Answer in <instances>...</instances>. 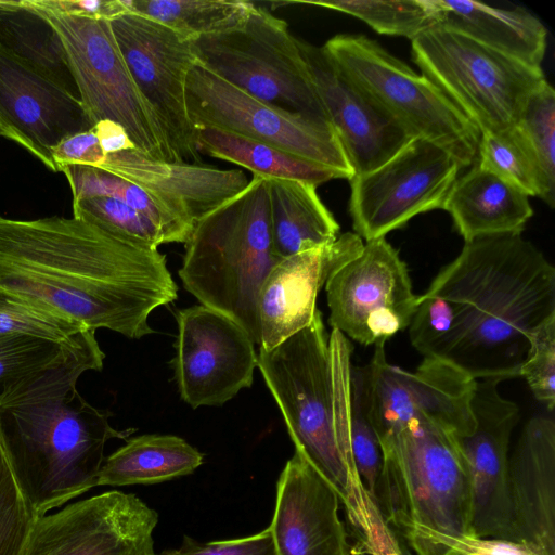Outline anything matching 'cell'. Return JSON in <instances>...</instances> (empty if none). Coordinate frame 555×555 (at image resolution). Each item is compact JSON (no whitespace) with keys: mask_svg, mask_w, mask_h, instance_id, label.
<instances>
[{"mask_svg":"<svg viewBox=\"0 0 555 555\" xmlns=\"http://www.w3.org/2000/svg\"><path fill=\"white\" fill-rule=\"evenodd\" d=\"M92 130L106 155L135 149L128 133L118 122L108 119L100 120L93 125Z\"/></svg>","mask_w":555,"mask_h":555,"instance_id":"cell-48","label":"cell"},{"mask_svg":"<svg viewBox=\"0 0 555 555\" xmlns=\"http://www.w3.org/2000/svg\"><path fill=\"white\" fill-rule=\"evenodd\" d=\"M130 13L153 20L188 39L241 26L255 4L241 0H125Z\"/></svg>","mask_w":555,"mask_h":555,"instance_id":"cell-32","label":"cell"},{"mask_svg":"<svg viewBox=\"0 0 555 555\" xmlns=\"http://www.w3.org/2000/svg\"><path fill=\"white\" fill-rule=\"evenodd\" d=\"M35 519L0 435V555H22Z\"/></svg>","mask_w":555,"mask_h":555,"instance_id":"cell-39","label":"cell"},{"mask_svg":"<svg viewBox=\"0 0 555 555\" xmlns=\"http://www.w3.org/2000/svg\"><path fill=\"white\" fill-rule=\"evenodd\" d=\"M443 209L465 242L519 233L533 215L528 195L477 163L455 180Z\"/></svg>","mask_w":555,"mask_h":555,"instance_id":"cell-25","label":"cell"},{"mask_svg":"<svg viewBox=\"0 0 555 555\" xmlns=\"http://www.w3.org/2000/svg\"><path fill=\"white\" fill-rule=\"evenodd\" d=\"M334 487L297 451L276 485L269 526L276 555H352Z\"/></svg>","mask_w":555,"mask_h":555,"instance_id":"cell-21","label":"cell"},{"mask_svg":"<svg viewBox=\"0 0 555 555\" xmlns=\"http://www.w3.org/2000/svg\"><path fill=\"white\" fill-rule=\"evenodd\" d=\"M328 323L346 337L371 346L405 330L421 295L412 288L405 262L385 237L367 241L325 282Z\"/></svg>","mask_w":555,"mask_h":555,"instance_id":"cell-15","label":"cell"},{"mask_svg":"<svg viewBox=\"0 0 555 555\" xmlns=\"http://www.w3.org/2000/svg\"><path fill=\"white\" fill-rule=\"evenodd\" d=\"M459 555H546L537 547L516 540L496 538H466Z\"/></svg>","mask_w":555,"mask_h":555,"instance_id":"cell-47","label":"cell"},{"mask_svg":"<svg viewBox=\"0 0 555 555\" xmlns=\"http://www.w3.org/2000/svg\"><path fill=\"white\" fill-rule=\"evenodd\" d=\"M421 74L482 132L516 127L529 96L546 80L527 65L454 29L435 25L411 40Z\"/></svg>","mask_w":555,"mask_h":555,"instance_id":"cell-7","label":"cell"},{"mask_svg":"<svg viewBox=\"0 0 555 555\" xmlns=\"http://www.w3.org/2000/svg\"><path fill=\"white\" fill-rule=\"evenodd\" d=\"M352 555H366L352 548Z\"/></svg>","mask_w":555,"mask_h":555,"instance_id":"cell-49","label":"cell"},{"mask_svg":"<svg viewBox=\"0 0 555 555\" xmlns=\"http://www.w3.org/2000/svg\"><path fill=\"white\" fill-rule=\"evenodd\" d=\"M0 286L42 302L92 331L131 339L154 331L149 317L177 299L158 249L128 243L79 219L0 216Z\"/></svg>","mask_w":555,"mask_h":555,"instance_id":"cell-1","label":"cell"},{"mask_svg":"<svg viewBox=\"0 0 555 555\" xmlns=\"http://www.w3.org/2000/svg\"><path fill=\"white\" fill-rule=\"evenodd\" d=\"M88 328L51 307L0 286V335H18L68 346Z\"/></svg>","mask_w":555,"mask_h":555,"instance_id":"cell-35","label":"cell"},{"mask_svg":"<svg viewBox=\"0 0 555 555\" xmlns=\"http://www.w3.org/2000/svg\"><path fill=\"white\" fill-rule=\"evenodd\" d=\"M455 321L453 305L446 298L426 291L421 295L409 327L412 346L426 357H431L439 344L451 332Z\"/></svg>","mask_w":555,"mask_h":555,"instance_id":"cell-42","label":"cell"},{"mask_svg":"<svg viewBox=\"0 0 555 555\" xmlns=\"http://www.w3.org/2000/svg\"><path fill=\"white\" fill-rule=\"evenodd\" d=\"M352 345L332 330L321 311L305 328L266 350L257 367L284 417L299 452L337 491L347 518L369 495L357 474L350 447Z\"/></svg>","mask_w":555,"mask_h":555,"instance_id":"cell-4","label":"cell"},{"mask_svg":"<svg viewBox=\"0 0 555 555\" xmlns=\"http://www.w3.org/2000/svg\"><path fill=\"white\" fill-rule=\"evenodd\" d=\"M57 171L65 166L99 168L106 159L92 129L72 134L62 140L52 151Z\"/></svg>","mask_w":555,"mask_h":555,"instance_id":"cell-45","label":"cell"},{"mask_svg":"<svg viewBox=\"0 0 555 555\" xmlns=\"http://www.w3.org/2000/svg\"><path fill=\"white\" fill-rule=\"evenodd\" d=\"M322 47L412 138L440 146L461 168L477 162L479 129L425 76L364 36L336 35Z\"/></svg>","mask_w":555,"mask_h":555,"instance_id":"cell-8","label":"cell"},{"mask_svg":"<svg viewBox=\"0 0 555 555\" xmlns=\"http://www.w3.org/2000/svg\"><path fill=\"white\" fill-rule=\"evenodd\" d=\"M500 383L475 380L470 402L475 429L457 440L468 467L473 537L514 540L508 455L519 408L500 395Z\"/></svg>","mask_w":555,"mask_h":555,"instance_id":"cell-18","label":"cell"},{"mask_svg":"<svg viewBox=\"0 0 555 555\" xmlns=\"http://www.w3.org/2000/svg\"><path fill=\"white\" fill-rule=\"evenodd\" d=\"M92 127L77 96L0 48V135L57 172L53 149Z\"/></svg>","mask_w":555,"mask_h":555,"instance_id":"cell-19","label":"cell"},{"mask_svg":"<svg viewBox=\"0 0 555 555\" xmlns=\"http://www.w3.org/2000/svg\"><path fill=\"white\" fill-rule=\"evenodd\" d=\"M348 521L358 538L353 550L366 555H406L393 529L385 521L370 495L365 499L360 512Z\"/></svg>","mask_w":555,"mask_h":555,"instance_id":"cell-43","label":"cell"},{"mask_svg":"<svg viewBox=\"0 0 555 555\" xmlns=\"http://www.w3.org/2000/svg\"><path fill=\"white\" fill-rule=\"evenodd\" d=\"M354 232L331 244L281 259L264 280L258 296L259 348L269 350L307 327L317 312V297L331 273L363 248Z\"/></svg>","mask_w":555,"mask_h":555,"instance_id":"cell-22","label":"cell"},{"mask_svg":"<svg viewBox=\"0 0 555 555\" xmlns=\"http://www.w3.org/2000/svg\"><path fill=\"white\" fill-rule=\"evenodd\" d=\"M352 15L375 31L410 40L438 24L431 0L301 1Z\"/></svg>","mask_w":555,"mask_h":555,"instance_id":"cell-34","label":"cell"},{"mask_svg":"<svg viewBox=\"0 0 555 555\" xmlns=\"http://www.w3.org/2000/svg\"><path fill=\"white\" fill-rule=\"evenodd\" d=\"M73 217L89 221L133 245L157 249L167 244L151 220L113 197L94 196L73 203Z\"/></svg>","mask_w":555,"mask_h":555,"instance_id":"cell-38","label":"cell"},{"mask_svg":"<svg viewBox=\"0 0 555 555\" xmlns=\"http://www.w3.org/2000/svg\"><path fill=\"white\" fill-rule=\"evenodd\" d=\"M438 24L527 65L541 67L547 30L525 9H499L472 0H431Z\"/></svg>","mask_w":555,"mask_h":555,"instance_id":"cell-26","label":"cell"},{"mask_svg":"<svg viewBox=\"0 0 555 555\" xmlns=\"http://www.w3.org/2000/svg\"><path fill=\"white\" fill-rule=\"evenodd\" d=\"M519 377L525 378L533 397L552 412L555 405V315L531 333Z\"/></svg>","mask_w":555,"mask_h":555,"instance_id":"cell-41","label":"cell"},{"mask_svg":"<svg viewBox=\"0 0 555 555\" xmlns=\"http://www.w3.org/2000/svg\"><path fill=\"white\" fill-rule=\"evenodd\" d=\"M0 48L78 98L60 35L28 0L0 1Z\"/></svg>","mask_w":555,"mask_h":555,"instance_id":"cell-29","label":"cell"},{"mask_svg":"<svg viewBox=\"0 0 555 555\" xmlns=\"http://www.w3.org/2000/svg\"><path fill=\"white\" fill-rule=\"evenodd\" d=\"M270 220L279 259L328 245L339 235V224L317 185L308 182L270 179Z\"/></svg>","mask_w":555,"mask_h":555,"instance_id":"cell-27","label":"cell"},{"mask_svg":"<svg viewBox=\"0 0 555 555\" xmlns=\"http://www.w3.org/2000/svg\"><path fill=\"white\" fill-rule=\"evenodd\" d=\"M527 139L540 168L546 199L555 204V91L545 80L528 99L517 125Z\"/></svg>","mask_w":555,"mask_h":555,"instance_id":"cell-36","label":"cell"},{"mask_svg":"<svg viewBox=\"0 0 555 555\" xmlns=\"http://www.w3.org/2000/svg\"><path fill=\"white\" fill-rule=\"evenodd\" d=\"M172 360L181 398L193 409L222 405L253 384L255 343L225 314L203 305L176 313Z\"/></svg>","mask_w":555,"mask_h":555,"instance_id":"cell-17","label":"cell"},{"mask_svg":"<svg viewBox=\"0 0 555 555\" xmlns=\"http://www.w3.org/2000/svg\"><path fill=\"white\" fill-rule=\"evenodd\" d=\"M460 169L440 146L412 138L384 164L349 180L354 233L365 242L385 237L420 214L443 209Z\"/></svg>","mask_w":555,"mask_h":555,"instance_id":"cell-14","label":"cell"},{"mask_svg":"<svg viewBox=\"0 0 555 555\" xmlns=\"http://www.w3.org/2000/svg\"><path fill=\"white\" fill-rule=\"evenodd\" d=\"M280 260L271 234L270 179L253 175L241 192L195 221L179 276L201 305L235 321L260 345L258 296Z\"/></svg>","mask_w":555,"mask_h":555,"instance_id":"cell-6","label":"cell"},{"mask_svg":"<svg viewBox=\"0 0 555 555\" xmlns=\"http://www.w3.org/2000/svg\"><path fill=\"white\" fill-rule=\"evenodd\" d=\"M73 345L63 346L27 336L0 335V396L7 387L52 363Z\"/></svg>","mask_w":555,"mask_h":555,"instance_id":"cell-40","label":"cell"},{"mask_svg":"<svg viewBox=\"0 0 555 555\" xmlns=\"http://www.w3.org/2000/svg\"><path fill=\"white\" fill-rule=\"evenodd\" d=\"M158 514L113 490L36 517L22 555H156Z\"/></svg>","mask_w":555,"mask_h":555,"instance_id":"cell-16","label":"cell"},{"mask_svg":"<svg viewBox=\"0 0 555 555\" xmlns=\"http://www.w3.org/2000/svg\"><path fill=\"white\" fill-rule=\"evenodd\" d=\"M159 555V554H158Z\"/></svg>","mask_w":555,"mask_h":555,"instance_id":"cell-50","label":"cell"},{"mask_svg":"<svg viewBox=\"0 0 555 555\" xmlns=\"http://www.w3.org/2000/svg\"><path fill=\"white\" fill-rule=\"evenodd\" d=\"M197 63L249 95L328 122L299 39L287 23L256 7L238 27L193 40Z\"/></svg>","mask_w":555,"mask_h":555,"instance_id":"cell-9","label":"cell"},{"mask_svg":"<svg viewBox=\"0 0 555 555\" xmlns=\"http://www.w3.org/2000/svg\"><path fill=\"white\" fill-rule=\"evenodd\" d=\"M376 505L417 555H459L470 531L469 476L457 436L428 422L379 439Z\"/></svg>","mask_w":555,"mask_h":555,"instance_id":"cell-5","label":"cell"},{"mask_svg":"<svg viewBox=\"0 0 555 555\" xmlns=\"http://www.w3.org/2000/svg\"><path fill=\"white\" fill-rule=\"evenodd\" d=\"M514 540L555 555V422L530 418L508 455Z\"/></svg>","mask_w":555,"mask_h":555,"instance_id":"cell-23","label":"cell"},{"mask_svg":"<svg viewBox=\"0 0 555 555\" xmlns=\"http://www.w3.org/2000/svg\"><path fill=\"white\" fill-rule=\"evenodd\" d=\"M109 24L175 163L201 164L196 129L186 106V76L197 63L193 40L135 13L120 15Z\"/></svg>","mask_w":555,"mask_h":555,"instance_id":"cell-13","label":"cell"},{"mask_svg":"<svg viewBox=\"0 0 555 555\" xmlns=\"http://www.w3.org/2000/svg\"><path fill=\"white\" fill-rule=\"evenodd\" d=\"M99 169L139 185L193 223L249 182L241 169L158 160L135 149L106 155Z\"/></svg>","mask_w":555,"mask_h":555,"instance_id":"cell-24","label":"cell"},{"mask_svg":"<svg viewBox=\"0 0 555 555\" xmlns=\"http://www.w3.org/2000/svg\"><path fill=\"white\" fill-rule=\"evenodd\" d=\"M29 4L60 35L78 98L91 122H118L135 150L151 158L175 163L158 122L127 67L109 21L55 13Z\"/></svg>","mask_w":555,"mask_h":555,"instance_id":"cell-10","label":"cell"},{"mask_svg":"<svg viewBox=\"0 0 555 555\" xmlns=\"http://www.w3.org/2000/svg\"><path fill=\"white\" fill-rule=\"evenodd\" d=\"M37 8L55 13L112 21L130 13L125 0H29Z\"/></svg>","mask_w":555,"mask_h":555,"instance_id":"cell-46","label":"cell"},{"mask_svg":"<svg viewBox=\"0 0 555 555\" xmlns=\"http://www.w3.org/2000/svg\"><path fill=\"white\" fill-rule=\"evenodd\" d=\"M159 555H276V553L268 527L253 535L206 543L185 535L179 548L166 550Z\"/></svg>","mask_w":555,"mask_h":555,"instance_id":"cell-44","label":"cell"},{"mask_svg":"<svg viewBox=\"0 0 555 555\" xmlns=\"http://www.w3.org/2000/svg\"><path fill=\"white\" fill-rule=\"evenodd\" d=\"M204 455L173 435H142L128 439L101 467L98 486L152 485L192 474Z\"/></svg>","mask_w":555,"mask_h":555,"instance_id":"cell-28","label":"cell"},{"mask_svg":"<svg viewBox=\"0 0 555 555\" xmlns=\"http://www.w3.org/2000/svg\"><path fill=\"white\" fill-rule=\"evenodd\" d=\"M427 291L455 311L430 358L475 380L519 377L531 333L555 315V268L521 232L465 242Z\"/></svg>","mask_w":555,"mask_h":555,"instance_id":"cell-3","label":"cell"},{"mask_svg":"<svg viewBox=\"0 0 555 555\" xmlns=\"http://www.w3.org/2000/svg\"><path fill=\"white\" fill-rule=\"evenodd\" d=\"M186 106L195 129L240 135L353 177L330 124L262 102L198 63L186 76Z\"/></svg>","mask_w":555,"mask_h":555,"instance_id":"cell-11","label":"cell"},{"mask_svg":"<svg viewBox=\"0 0 555 555\" xmlns=\"http://www.w3.org/2000/svg\"><path fill=\"white\" fill-rule=\"evenodd\" d=\"M350 384L349 433L351 454L362 487L375 502L383 465V452L378 435L367 411L362 367H351Z\"/></svg>","mask_w":555,"mask_h":555,"instance_id":"cell-37","label":"cell"},{"mask_svg":"<svg viewBox=\"0 0 555 555\" xmlns=\"http://www.w3.org/2000/svg\"><path fill=\"white\" fill-rule=\"evenodd\" d=\"M481 168L509 182L526 195L546 199L535 156L519 128L482 132L476 162Z\"/></svg>","mask_w":555,"mask_h":555,"instance_id":"cell-33","label":"cell"},{"mask_svg":"<svg viewBox=\"0 0 555 555\" xmlns=\"http://www.w3.org/2000/svg\"><path fill=\"white\" fill-rule=\"evenodd\" d=\"M362 367L370 418L378 438L412 424H436L457 437L475 429L472 398L475 379L438 358L426 357L414 372L387 361L385 344L374 346Z\"/></svg>","mask_w":555,"mask_h":555,"instance_id":"cell-12","label":"cell"},{"mask_svg":"<svg viewBox=\"0 0 555 555\" xmlns=\"http://www.w3.org/2000/svg\"><path fill=\"white\" fill-rule=\"evenodd\" d=\"M199 153L222 159L269 179L315 184L350 177L340 170L312 163L276 147L212 128H196Z\"/></svg>","mask_w":555,"mask_h":555,"instance_id":"cell-30","label":"cell"},{"mask_svg":"<svg viewBox=\"0 0 555 555\" xmlns=\"http://www.w3.org/2000/svg\"><path fill=\"white\" fill-rule=\"evenodd\" d=\"M299 47L353 176L377 168L412 139L340 69L323 47L302 40Z\"/></svg>","mask_w":555,"mask_h":555,"instance_id":"cell-20","label":"cell"},{"mask_svg":"<svg viewBox=\"0 0 555 555\" xmlns=\"http://www.w3.org/2000/svg\"><path fill=\"white\" fill-rule=\"evenodd\" d=\"M69 183L73 203L106 196L116 198L151 220L168 243H186L194 223L175 212L144 189L102 169L88 166H65L60 170Z\"/></svg>","mask_w":555,"mask_h":555,"instance_id":"cell-31","label":"cell"},{"mask_svg":"<svg viewBox=\"0 0 555 555\" xmlns=\"http://www.w3.org/2000/svg\"><path fill=\"white\" fill-rule=\"evenodd\" d=\"M105 354L86 330L52 363L5 388L0 435L14 475L36 517L98 486L104 448L135 429H115L112 414L77 390L87 371H101Z\"/></svg>","mask_w":555,"mask_h":555,"instance_id":"cell-2","label":"cell"}]
</instances>
